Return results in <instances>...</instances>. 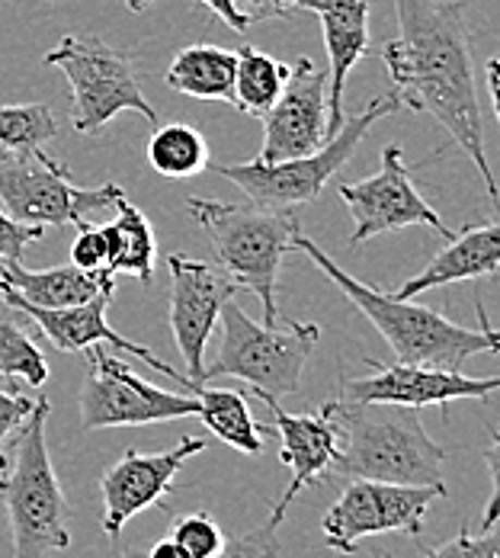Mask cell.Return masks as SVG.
<instances>
[{"label":"cell","instance_id":"cell-1","mask_svg":"<svg viewBox=\"0 0 500 558\" xmlns=\"http://www.w3.org/2000/svg\"><path fill=\"white\" fill-rule=\"evenodd\" d=\"M398 36L382 46L401 107L430 112L475 161L485 193L498 203V180L485 151L481 100L462 0H394Z\"/></svg>","mask_w":500,"mask_h":558},{"label":"cell","instance_id":"cell-2","mask_svg":"<svg viewBox=\"0 0 500 558\" xmlns=\"http://www.w3.org/2000/svg\"><path fill=\"white\" fill-rule=\"evenodd\" d=\"M289 251H302L325 277L366 315V322L373 328H379V335L386 337L398 363H414V366H440V369H462V363L468 356L478 353H495L498 350V331L488 322L485 305L478 302V315H481V328H462L455 322H449L440 312H430L424 305H414L411 299H398L394 292H386L379 286L359 282L350 277L343 267H337L331 257L318 247V241H312L308 234L295 231L289 241Z\"/></svg>","mask_w":500,"mask_h":558},{"label":"cell","instance_id":"cell-3","mask_svg":"<svg viewBox=\"0 0 500 558\" xmlns=\"http://www.w3.org/2000/svg\"><path fill=\"white\" fill-rule=\"evenodd\" d=\"M333 421L340 434L337 472L391 485H443L449 459L417 417V408L337 398Z\"/></svg>","mask_w":500,"mask_h":558},{"label":"cell","instance_id":"cell-4","mask_svg":"<svg viewBox=\"0 0 500 558\" xmlns=\"http://www.w3.org/2000/svg\"><path fill=\"white\" fill-rule=\"evenodd\" d=\"M186 209L193 213L196 225L206 231L216 260L237 289H251L270 328L285 322L279 315V267L289 254V241L298 231V219L292 209H270L257 203H219L190 196Z\"/></svg>","mask_w":500,"mask_h":558},{"label":"cell","instance_id":"cell-5","mask_svg":"<svg viewBox=\"0 0 500 558\" xmlns=\"http://www.w3.org/2000/svg\"><path fill=\"white\" fill-rule=\"evenodd\" d=\"M52 404L39 398L16 434V459L3 472V504L13 526V558H46L71 549L68 501L58 485L46 424Z\"/></svg>","mask_w":500,"mask_h":558},{"label":"cell","instance_id":"cell-6","mask_svg":"<svg viewBox=\"0 0 500 558\" xmlns=\"http://www.w3.org/2000/svg\"><path fill=\"white\" fill-rule=\"evenodd\" d=\"M222 343L212 366L203 369V383L234 376L247 389V398H285L302 386V369L321 340V328L308 322L285 318L282 331L270 325H257L241 305L231 299L222 305Z\"/></svg>","mask_w":500,"mask_h":558},{"label":"cell","instance_id":"cell-7","mask_svg":"<svg viewBox=\"0 0 500 558\" xmlns=\"http://www.w3.org/2000/svg\"><path fill=\"white\" fill-rule=\"evenodd\" d=\"M398 110H401V100L394 94H386V97H376L373 104H366L363 112L343 119V125L312 155L279 161V165H264L254 158L247 165H216V170L224 180H231L237 190H244V196L257 206L295 209L302 203H312L328 186L333 173L353 158V151L366 138V132L379 119Z\"/></svg>","mask_w":500,"mask_h":558},{"label":"cell","instance_id":"cell-8","mask_svg":"<svg viewBox=\"0 0 500 558\" xmlns=\"http://www.w3.org/2000/svg\"><path fill=\"white\" fill-rule=\"evenodd\" d=\"M46 64L58 68L71 87V125L81 135L103 132L119 112H138L148 125H158L135 64L100 36H64Z\"/></svg>","mask_w":500,"mask_h":558},{"label":"cell","instance_id":"cell-9","mask_svg":"<svg viewBox=\"0 0 500 558\" xmlns=\"http://www.w3.org/2000/svg\"><path fill=\"white\" fill-rule=\"evenodd\" d=\"M125 196L119 183L94 190L74 186L71 170L39 151H0V206L10 219L39 228L90 222V216Z\"/></svg>","mask_w":500,"mask_h":558},{"label":"cell","instance_id":"cell-10","mask_svg":"<svg viewBox=\"0 0 500 558\" xmlns=\"http://www.w3.org/2000/svg\"><path fill=\"white\" fill-rule=\"evenodd\" d=\"M199 401L190 391H167L145 383L100 343L87 350V376L81 386L84 430L103 427H145L161 421L196 417Z\"/></svg>","mask_w":500,"mask_h":558},{"label":"cell","instance_id":"cell-11","mask_svg":"<svg viewBox=\"0 0 500 558\" xmlns=\"http://www.w3.org/2000/svg\"><path fill=\"white\" fill-rule=\"evenodd\" d=\"M446 495V485H391L373 478H353L321 520L325 543L333 553L350 556L356 553V543L366 536H420L430 504Z\"/></svg>","mask_w":500,"mask_h":558},{"label":"cell","instance_id":"cell-12","mask_svg":"<svg viewBox=\"0 0 500 558\" xmlns=\"http://www.w3.org/2000/svg\"><path fill=\"white\" fill-rule=\"evenodd\" d=\"M167 270H170V305H167L170 331L190 369L186 376L193 383H203L206 343L219 325L222 305L228 299H234L237 282L228 277L222 267L193 260L183 254H170Z\"/></svg>","mask_w":500,"mask_h":558},{"label":"cell","instance_id":"cell-13","mask_svg":"<svg viewBox=\"0 0 500 558\" xmlns=\"http://www.w3.org/2000/svg\"><path fill=\"white\" fill-rule=\"evenodd\" d=\"M340 199L353 216V244H363L376 234L398 231L407 225H427L449 238V228L440 213L417 193L411 173L404 168L401 145L382 148V168L376 177H366L359 183H340Z\"/></svg>","mask_w":500,"mask_h":558},{"label":"cell","instance_id":"cell-14","mask_svg":"<svg viewBox=\"0 0 500 558\" xmlns=\"http://www.w3.org/2000/svg\"><path fill=\"white\" fill-rule=\"evenodd\" d=\"M264 119V165L292 161L318 151L328 142V71L315 68L312 58H298L289 68L277 104Z\"/></svg>","mask_w":500,"mask_h":558},{"label":"cell","instance_id":"cell-15","mask_svg":"<svg viewBox=\"0 0 500 558\" xmlns=\"http://www.w3.org/2000/svg\"><path fill=\"white\" fill-rule=\"evenodd\" d=\"M206 449L203 437H180L176 447L164 452H135L125 449L122 459L107 469L100 478V495H103V533L110 539H119L125 523L148 510L158 507L173 492V478L183 469L190 456H199Z\"/></svg>","mask_w":500,"mask_h":558},{"label":"cell","instance_id":"cell-16","mask_svg":"<svg viewBox=\"0 0 500 558\" xmlns=\"http://www.w3.org/2000/svg\"><path fill=\"white\" fill-rule=\"evenodd\" d=\"M376 373L369 376H343L340 398L350 401H379V404H401V408H427L440 404L449 408L462 398H488L500 386L498 376L468 379L462 369H440V366H414V363H394L386 366L379 360H366Z\"/></svg>","mask_w":500,"mask_h":558},{"label":"cell","instance_id":"cell-17","mask_svg":"<svg viewBox=\"0 0 500 558\" xmlns=\"http://www.w3.org/2000/svg\"><path fill=\"white\" fill-rule=\"evenodd\" d=\"M0 299L10 302L13 308H20V312L26 315V322H33V325L49 337L58 350H64V353H87V350L97 347V343H110L115 350H125V353L138 356V360L148 363L151 369L164 373L167 379H173L183 391H193V386H196L186 373H180V369H173L170 363L158 360L148 347L132 343L129 337L112 331L110 322H107L112 292H100L97 299L81 302V305H68V308H39V305H29V302H23L16 292H10L7 286H0Z\"/></svg>","mask_w":500,"mask_h":558},{"label":"cell","instance_id":"cell-18","mask_svg":"<svg viewBox=\"0 0 500 558\" xmlns=\"http://www.w3.org/2000/svg\"><path fill=\"white\" fill-rule=\"evenodd\" d=\"M270 408L273 414V430L282 440L279 449V462L292 472L285 492L279 495L277 507L270 510V523H282L285 510L292 501L318 482L331 478V469L337 465V452H340V434H337V421H333V404L328 401L321 411L312 414H285L273 398H257Z\"/></svg>","mask_w":500,"mask_h":558},{"label":"cell","instance_id":"cell-19","mask_svg":"<svg viewBox=\"0 0 500 558\" xmlns=\"http://www.w3.org/2000/svg\"><path fill=\"white\" fill-rule=\"evenodd\" d=\"M321 20L328 46V138L343 125L346 77L369 52V0H295Z\"/></svg>","mask_w":500,"mask_h":558},{"label":"cell","instance_id":"cell-20","mask_svg":"<svg viewBox=\"0 0 500 558\" xmlns=\"http://www.w3.org/2000/svg\"><path fill=\"white\" fill-rule=\"evenodd\" d=\"M443 251L417 274L411 277L394 295L398 299H417L430 289H440L449 282L478 279L498 274L500 264V231L498 222L468 225L462 234H449Z\"/></svg>","mask_w":500,"mask_h":558},{"label":"cell","instance_id":"cell-21","mask_svg":"<svg viewBox=\"0 0 500 558\" xmlns=\"http://www.w3.org/2000/svg\"><path fill=\"white\" fill-rule=\"evenodd\" d=\"M0 286L16 292L29 305L68 308V305L90 302L100 292H115V277L110 270H81L74 264L26 270L23 260H0Z\"/></svg>","mask_w":500,"mask_h":558},{"label":"cell","instance_id":"cell-22","mask_svg":"<svg viewBox=\"0 0 500 558\" xmlns=\"http://www.w3.org/2000/svg\"><path fill=\"white\" fill-rule=\"evenodd\" d=\"M234 68H237L234 52L203 43V46H186L183 52H176L167 68L164 81L170 90L183 97L222 100L234 107Z\"/></svg>","mask_w":500,"mask_h":558},{"label":"cell","instance_id":"cell-23","mask_svg":"<svg viewBox=\"0 0 500 558\" xmlns=\"http://www.w3.org/2000/svg\"><path fill=\"white\" fill-rule=\"evenodd\" d=\"M115 219L103 228L107 238V270L115 274H129V277L151 282L155 277V257H158V241H155V228L148 222V216L142 209H135L129 203V196L115 199Z\"/></svg>","mask_w":500,"mask_h":558},{"label":"cell","instance_id":"cell-24","mask_svg":"<svg viewBox=\"0 0 500 558\" xmlns=\"http://www.w3.org/2000/svg\"><path fill=\"white\" fill-rule=\"evenodd\" d=\"M190 395H196L199 401V414L203 424L231 449L257 456L264 452V430L247 404V395L237 389H209L206 383H196Z\"/></svg>","mask_w":500,"mask_h":558},{"label":"cell","instance_id":"cell-25","mask_svg":"<svg viewBox=\"0 0 500 558\" xmlns=\"http://www.w3.org/2000/svg\"><path fill=\"white\" fill-rule=\"evenodd\" d=\"M148 165L158 170L161 177L170 180H186L203 170L212 168L209 142L199 129L186 122H173L164 129H155L148 138Z\"/></svg>","mask_w":500,"mask_h":558},{"label":"cell","instance_id":"cell-26","mask_svg":"<svg viewBox=\"0 0 500 558\" xmlns=\"http://www.w3.org/2000/svg\"><path fill=\"white\" fill-rule=\"evenodd\" d=\"M237 68H234V110L247 112V116H264L277 104L282 94V84L289 77V64H282L273 56L254 49V46H241L237 52Z\"/></svg>","mask_w":500,"mask_h":558},{"label":"cell","instance_id":"cell-27","mask_svg":"<svg viewBox=\"0 0 500 558\" xmlns=\"http://www.w3.org/2000/svg\"><path fill=\"white\" fill-rule=\"evenodd\" d=\"M0 379H23L42 389L49 379V363L39 343L26 331V315L0 299Z\"/></svg>","mask_w":500,"mask_h":558},{"label":"cell","instance_id":"cell-28","mask_svg":"<svg viewBox=\"0 0 500 558\" xmlns=\"http://www.w3.org/2000/svg\"><path fill=\"white\" fill-rule=\"evenodd\" d=\"M56 135L58 119L46 104H3L0 107V148L3 151H39Z\"/></svg>","mask_w":500,"mask_h":558},{"label":"cell","instance_id":"cell-29","mask_svg":"<svg viewBox=\"0 0 500 558\" xmlns=\"http://www.w3.org/2000/svg\"><path fill=\"white\" fill-rule=\"evenodd\" d=\"M170 539L190 558H216L224 549V543H228L222 536V530H219V523L209 513H203V510L176 517L173 530H170Z\"/></svg>","mask_w":500,"mask_h":558},{"label":"cell","instance_id":"cell-30","mask_svg":"<svg viewBox=\"0 0 500 558\" xmlns=\"http://www.w3.org/2000/svg\"><path fill=\"white\" fill-rule=\"evenodd\" d=\"M373 558H391L389 553H376ZM424 558H500V539H498V526L491 530H481L478 536L462 526L449 543L430 549Z\"/></svg>","mask_w":500,"mask_h":558},{"label":"cell","instance_id":"cell-31","mask_svg":"<svg viewBox=\"0 0 500 558\" xmlns=\"http://www.w3.org/2000/svg\"><path fill=\"white\" fill-rule=\"evenodd\" d=\"M277 533V523L264 520V526H257L251 533H241L231 543H224V549L216 558H273L279 546Z\"/></svg>","mask_w":500,"mask_h":558},{"label":"cell","instance_id":"cell-32","mask_svg":"<svg viewBox=\"0 0 500 558\" xmlns=\"http://www.w3.org/2000/svg\"><path fill=\"white\" fill-rule=\"evenodd\" d=\"M71 264L81 270H107V238L100 225H77V238L71 244Z\"/></svg>","mask_w":500,"mask_h":558},{"label":"cell","instance_id":"cell-33","mask_svg":"<svg viewBox=\"0 0 500 558\" xmlns=\"http://www.w3.org/2000/svg\"><path fill=\"white\" fill-rule=\"evenodd\" d=\"M42 238L39 225H23L0 213V260H23L26 247Z\"/></svg>","mask_w":500,"mask_h":558},{"label":"cell","instance_id":"cell-34","mask_svg":"<svg viewBox=\"0 0 500 558\" xmlns=\"http://www.w3.org/2000/svg\"><path fill=\"white\" fill-rule=\"evenodd\" d=\"M33 398L29 395H23V391H0V472H7V452H3V440H7V434H13L23 421H26V414L33 411Z\"/></svg>","mask_w":500,"mask_h":558},{"label":"cell","instance_id":"cell-35","mask_svg":"<svg viewBox=\"0 0 500 558\" xmlns=\"http://www.w3.org/2000/svg\"><path fill=\"white\" fill-rule=\"evenodd\" d=\"M237 10L247 16V23H264V20H289L292 16V0H234Z\"/></svg>","mask_w":500,"mask_h":558},{"label":"cell","instance_id":"cell-36","mask_svg":"<svg viewBox=\"0 0 500 558\" xmlns=\"http://www.w3.org/2000/svg\"><path fill=\"white\" fill-rule=\"evenodd\" d=\"M199 3H206L219 20H224V23L234 29V33H244V29L251 26V23H247V16L237 10V3H234V0H199Z\"/></svg>","mask_w":500,"mask_h":558},{"label":"cell","instance_id":"cell-37","mask_svg":"<svg viewBox=\"0 0 500 558\" xmlns=\"http://www.w3.org/2000/svg\"><path fill=\"white\" fill-rule=\"evenodd\" d=\"M498 68H500L498 58H488V61H485V87H488V94H491V104H495V110H500Z\"/></svg>","mask_w":500,"mask_h":558},{"label":"cell","instance_id":"cell-38","mask_svg":"<svg viewBox=\"0 0 500 558\" xmlns=\"http://www.w3.org/2000/svg\"><path fill=\"white\" fill-rule=\"evenodd\" d=\"M145 558H190V556H186V553H183L170 536H167V539H158V543L148 549V556Z\"/></svg>","mask_w":500,"mask_h":558},{"label":"cell","instance_id":"cell-39","mask_svg":"<svg viewBox=\"0 0 500 558\" xmlns=\"http://www.w3.org/2000/svg\"><path fill=\"white\" fill-rule=\"evenodd\" d=\"M125 3H129V10H132V13H142V10H148L155 0H125Z\"/></svg>","mask_w":500,"mask_h":558},{"label":"cell","instance_id":"cell-40","mask_svg":"<svg viewBox=\"0 0 500 558\" xmlns=\"http://www.w3.org/2000/svg\"><path fill=\"white\" fill-rule=\"evenodd\" d=\"M0 507H3V472H0Z\"/></svg>","mask_w":500,"mask_h":558},{"label":"cell","instance_id":"cell-41","mask_svg":"<svg viewBox=\"0 0 500 558\" xmlns=\"http://www.w3.org/2000/svg\"><path fill=\"white\" fill-rule=\"evenodd\" d=\"M125 558H142V556H138V553H132V556H125Z\"/></svg>","mask_w":500,"mask_h":558},{"label":"cell","instance_id":"cell-42","mask_svg":"<svg viewBox=\"0 0 500 558\" xmlns=\"http://www.w3.org/2000/svg\"><path fill=\"white\" fill-rule=\"evenodd\" d=\"M292 7H295V0H292Z\"/></svg>","mask_w":500,"mask_h":558}]
</instances>
